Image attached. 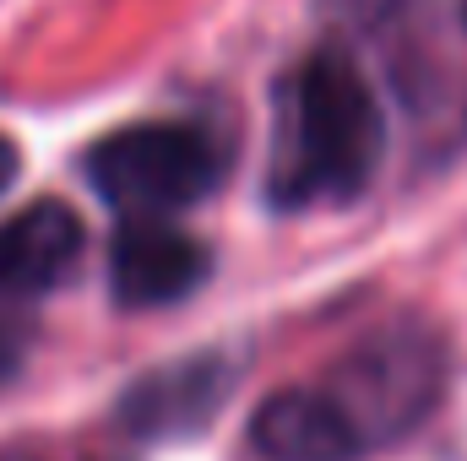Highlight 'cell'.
Wrapping results in <instances>:
<instances>
[{
	"instance_id": "6da1fadb",
	"label": "cell",
	"mask_w": 467,
	"mask_h": 461,
	"mask_svg": "<svg viewBox=\"0 0 467 461\" xmlns=\"http://www.w3.org/2000/svg\"><path fill=\"white\" fill-rule=\"evenodd\" d=\"M386 152V115L358 66L343 55L299 60L272 98V163L266 196L272 207H321L353 201Z\"/></svg>"
},
{
	"instance_id": "7a4b0ae2",
	"label": "cell",
	"mask_w": 467,
	"mask_h": 461,
	"mask_svg": "<svg viewBox=\"0 0 467 461\" xmlns=\"http://www.w3.org/2000/svg\"><path fill=\"white\" fill-rule=\"evenodd\" d=\"M218 147L196 130V125H125L115 136H104L93 152H88V179L93 190L125 212L130 223L136 218H169V212H185L196 207L213 185H218Z\"/></svg>"
},
{
	"instance_id": "3957f363",
	"label": "cell",
	"mask_w": 467,
	"mask_h": 461,
	"mask_svg": "<svg viewBox=\"0 0 467 461\" xmlns=\"http://www.w3.org/2000/svg\"><path fill=\"white\" fill-rule=\"evenodd\" d=\"M446 364H441V343L430 332H375L364 347H353L337 364L327 396L348 413L364 446L375 440H397L408 435L441 396Z\"/></svg>"
},
{
	"instance_id": "277c9868",
	"label": "cell",
	"mask_w": 467,
	"mask_h": 461,
	"mask_svg": "<svg viewBox=\"0 0 467 461\" xmlns=\"http://www.w3.org/2000/svg\"><path fill=\"white\" fill-rule=\"evenodd\" d=\"M234 380L239 374L223 353H191V358L158 364L119 396V424L136 440H185L218 418Z\"/></svg>"
},
{
	"instance_id": "5b68a950",
	"label": "cell",
	"mask_w": 467,
	"mask_h": 461,
	"mask_svg": "<svg viewBox=\"0 0 467 461\" xmlns=\"http://www.w3.org/2000/svg\"><path fill=\"white\" fill-rule=\"evenodd\" d=\"M213 255L191 233L169 229L158 218H136L109 244V288L125 310H163L202 288Z\"/></svg>"
},
{
	"instance_id": "8992f818",
	"label": "cell",
	"mask_w": 467,
	"mask_h": 461,
	"mask_svg": "<svg viewBox=\"0 0 467 461\" xmlns=\"http://www.w3.org/2000/svg\"><path fill=\"white\" fill-rule=\"evenodd\" d=\"M82 218L66 201H33L0 223V299H38L82 261Z\"/></svg>"
},
{
	"instance_id": "52a82bcc",
	"label": "cell",
	"mask_w": 467,
	"mask_h": 461,
	"mask_svg": "<svg viewBox=\"0 0 467 461\" xmlns=\"http://www.w3.org/2000/svg\"><path fill=\"white\" fill-rule=\"evenodd\" d=\"M250 440L266 461H358L364 440L348 424V413L327 391H272L255 418Z\"/></svg>"
},
{
	"instance_id": "ba28073f",
	"label": "cell",
	"mask_w": 467,
	"mask_h": 461,
	"mask_svg": "<svg viewBox=\"0 0 467 461\" xmlns=\"http://www.w3.org/2000/svg\"><path fill=\"white\" fill-rule=\"evenodd\" d=\"M22 358H27V337H22V326H16V321H0V385L22 369Z\"/></svg>"
},
{
	"instance_id": "9c48e42d",
	"label": "cell",
	"mask_w": 467,
	"mask_h": 461,
	"mask_svg": "<svg viewBox=\"0 0 467 461\" xmlns=\"http://www.w3.org/2000/svg\"><path fill=\"white\" fill-rule=\"evenodd\" d=\"M16 169H22V152H16V147H11V141L0 136V190H5L11 179H16Z\"/></svg>"
},
{
	"instance_id": "30bf717a",
	"label": "cell",
	"mask_w": 467,
	"mask_h": 461,
	"mask_svg": "<svg viewBox=\"0 0 467 461\" xmlns=\"http://www.w3.org/2000/svg\"><path fill=\"white\" fill-rule=\"evenodd\" d=\"M0 461H27V456H0Z\"/></svg>"
},
{
	"instance_id": "8fae6325",
	"label": "cell",
	"mask_w": 467,
	"mask_h": 461,
	"mask_svg": "<svg viewBox=\"0 0 467 461\" xmlns=\"http://www.w3.org/2000/svg\"><path fill=\"white\" fill-rule=\"evenodd\" d=\"M462 16H467V5H462Z\"/></svg>"
}]
</instances>
